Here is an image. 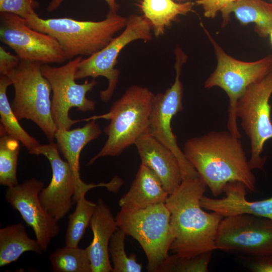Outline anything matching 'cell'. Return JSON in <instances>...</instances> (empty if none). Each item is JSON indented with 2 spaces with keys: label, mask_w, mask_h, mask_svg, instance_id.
<instances>
[{
  "label": "cell",
  "mask_w": 272,
  "mask_h": 272,
  "mask_svg": "<svg viewBox=\"0 0 272 272\" xmlns=\"http://www.w3.org/2000/svg\"><path fill=\"white\" fill-rule=\"evenodd\" d=\"M240 139L229 130L211 131L184 144L186 158L215 196L234 181L241 182L251 191L256 190L255 176Z\"/></svg>",
  "instance_id": "cell-1"
},
{
  "label": "cell",
  "mask_w": 272,
  "mask_h": 272,
  "mask_svg": "<svg viewBox=\"0 0 272 272\" xmlns=\"http://www.w3.org/2000/svg\"><path fill=\"white\" fill-rule=\"evenodd\" d=\"M207 187L200 176L183 179L165 202L174 235L170 250L180 256L191 257L217 249L216 234L224 217L201 207Z\"/></svg>",
  "instance_id": "cell-2"
},
{
  "label": "cell",
  "mask_w": 272,
  "mask_h": 272,
  "mask_svg": "<svg viewBox=\"0 0 272 272\" xmlns=\"http://www.w3.org/2000/svg\"><path fill=\"white\" fill-rule=\"evenodd\" d=\"M32 29L48 34L60 44L66 60L90 56L106 46L124 28L127 18L109 11L100 21H78L71 18L44 19L34 12L25 18Z\"/></svg>",
  "instance_id": "cell-3"
},
{
  "label": "cell",
  "mask_w": 272,
  "mask_h": 272,
  "mask_svg": "<svg viewBox=\"0 0 272 272\" xmlns=\"http://www.w3.org/2000/svg\"><path fill=\"white\" fill-rule=\"evenodd\" d=\"M155 95L147 88L132 86L113 103L107 113L85 119L103 118L110 121L104 130L107 139L101 150L89 160L88 165L101 157L120 155L148 132Z\"/></svg>",
  "instance_id": "cell-4"
},
{
  "label": "cell",
  "mask_w": 272,
  "mask_h": 272,
  "mask_svg": "<svg viewBox=\"0 0 272 272\" xmlns=\"http://www.w3.org/2000/svg\"><path fill=\"white\" fill-rule=\"evenodd\" d=\"M115 218L118 227L142 247L147 259V270L156 272L169 255L174 239L171 213L166 203L142 209L121 207Z\"/></svg>",
  "instance_id": "cell-5"
},
{
  "label": "cell",
  "mask_w": 272,
  "mask_h": 272,
  "mask_svg": "<svg viewBox=\"0 0 272 272\" xmlns=\"http://www.w3.org/2000/svg\"><path fill=\"white\" fill-rule=\"evenodd\" d=\"M212 43L217 59L214 71L204 83V87H218L229 98L227 128L234 135L241 138L237 125L236 108L237 102L247 88L266 76L272 70V54L253 61L237 59L227 54L202 25Z\"/></svg>",
  "instance_id": "cell-6"
},
{
  "label": "cell",
  "mask_w": 272,
  "mask_h": 272,
  "mask_svg": "<svg viewBox=\"0 0 272 272\" xmlns=\"http://www.w3.org/2000/svg\"><path fill=\"white\" fill-rule=\"evenodd\" d=\"M42 64L20 60L17 68L9 75L15 91L11 107L19 120L32 121L53 142L57 128L51 113L52 90L42 74Z\"/></svg>",
  "instance_id": "cell-7"
},
{
  "label": "cell",
  "mask_w": 272,
  "mask_h": 272,
  "mask_svg": "<svg viewBox=\"0 0 272 272\" xmlns=\"http://www.w3.org/2000/svg\"><path fill=\"white\" fill-rule=\"evenodd\" d=\"M272 70L263 78L250 85L239 99L236 115L250 143V169L263 170L266 158L261 154L266 141L272 139L271 106Z\"/></svg>",
  "instance_id": "cell-8"
},
{
  "label": "cell",
  "mask_w": 272,
  "mask_h": 272,
  "mask_svg": "<svg viewBox=\"0 0 272 272\" xmlns=\"http://www.w3.org/2000/svg\"><path fill=\"white\" fill-rule=\"evenodd\" d=\"M176 76L172 85L164 93L155 95L149 119L148 133L169 148L177 158L183 179L199 177L194 167L178 145L172 131L173 117L183 109V87L180 80L182 67L187 56L178 46L174 49Z\"/></svg>",
  "instance_id": "cell-9"
},
{
  "label": "cell",
  "mask_w": 272,
  "mask_h": 272,
  "mask_svg": "<svg viewBox=\"0 0 272 272\" xmlns=\"http://www.w3.org/2000/svg\"><path fill=\"white\" fill-rule=\"evenodd\" d=\"M82 56H77L65 64L54 67L49 64L41 65L43 76L48 80L53 93L51 113L57 129L69 130L78 120L72 119L69 114L70 110L76 108L83 112L93 111L96 103L86 97L97 84L95 79L83 84L76 82V74Z\"/></svg>",
  "instance_id": "cell-10"
},
{
  "label": "cell",
  "mask_w": 272,
  "mask_h": 272,
  "mask_svg": "<svg viewBox=\"0 0 272 272\" xmlns=\"http://www.w3.org/2000/svg\"><path fill=\"white\" fill-rule=\"evenodd\" d=\"M152 25L143 15H131L123 32L103 48L81 60L76 74V79L92 77L93 79L102 76L106 78L107 88L100 92L101 100L108 102L116 89L120 71L115 68L118 56L121 50L130 42L137 40L145 41L152 39Z\"/></svg>",
  "instance_id": "cell-11"
},
{
  "label": "cell",
  "mask_w": 272,
  "mask_h": 272,
  "mask_svg": "<svg viewBox=\"0 0 272 272\" xmlns=\"http://www.w3.org/2000/svg\"><path fill=\"white\" fill-rule=\"evenodd\" d=\"M56 144L50 142L40 145L33 154L43 155L50 163L52 178L49 185L41 191L39 198L44 210L57 222L65 217L82 194L96 187L108 186V183L79 182L69 164L61 159Z\"/></svg>",
  "instance_id": "cell-12"
},
{
  "label": "cell",
  "mask_w": 272,
  "mask_h": 272,
  "mask_svg": "<svg viewBox=\"0 0 272 272\" xmlns=\"http://www.w3.org/2000/svg\"><path fill=\"white\" fill-rule=\"evenodd\" d=\"M216 246L250 257L272 254V220L249 214L224 217L217 230Z\"/></svg>",
  "instance_id": "cell-13"
},
{
  "label": "cell",
  "mask_w": 272,
  "mask_h": 272,
  "mask_svg": "<svg viewBox=\"0 0 272 272\" xmlns=\"http://www.w3.org/2000/svg\"><path fill=\"white\" fill-rule=\"evenodd\" d=\"M0 39L20 60L43 64L63 63L66 60L53 37L32 29L25 19L12 13H1Z\"/></svg>",
  "instance_id": "cell-14"
},
{
  "label": "cell",
  "mask_w": 272,
  "mask_h": 272,
  "mask_svg": "<svg viewBox=\"0 0 272 272\" xmlns=\"http://www.w3.org/2000/svg\"><path fill=\"white\" fill-rule=\"evenodd\" d=\"M44 185L43 181L32 177L8 187L5 199L32 228L38 243L43 251H46L51 240L59 233L60 228L57 221L44 210L40 202L39 194Z\"/></svg>",
  "instance_id": "cell-15"
},
{
  "label": "cell",
  "mask_w": 272,
  "mask_h": 272,
  "mask_svg": "<svg viewBox=\"0 0 272 272\" xmlns=\"http://www.w3.org/2000/svg\"><path fill=\"white\" fill-rule=\"evenodd\" d=\"M134 145L142 163L155 172L169 195L173 193L183 180L174 154L148 132L141 135Z\"/></svg>",
  "instance_id": "cell-16"
},
{
  "label": "cell",
  "mask_w": 272,
  "mask_h": 272,
  "mask_svg": "<svg viewBox=\"0 0 272 272\" xmlns=\"http://www.w3.org/2000/svg\"><path fill=\"white\" fill-rule=\"evenodd\" d=\"M247 189L241 182H229L224 188V197L214 198L203 195L200 200L201 206L224 217L249 214L272 220V196L260 200L248 201L246 198Z\"/></svg>",
  "instance_id": "cell-17"
},
{
  "label": "cell",
  "mask_w": 272,
  "mask_h": 272,
  "mask_svg": "<svg viewBox=\"0 0 272 272\" xmlns=\"http://www.w3.org/2000/svg\"><path fill=\"white\" fill-rule=\"evenodd\" d=\"M90 221L93 239L87 247L92 272L112 271L109 253L110 239L118 226L111 210L102 198H99Z\"/></svg>",
  "instance_id": "cell-18"
},
{
  "label": "cell",
  "mask_w": 272,
  "mask_h": 272,
  "mask_svg": "<svg viewBox=\"0 0 272 272\" xmlns=\"http://www.w3.org/2000/svg\"><path fill=\"white\" fill-rule=\"evenodd\" d=\"M168 196L157 175L141 163L128 191L118 203L120 208H145L165 203Z\"/></svg>",
  "instance_id": "cell-19"
},
{
  "label": "cell",
  "mask_w": 272,
  "mask_h": 272,
  "mask_svg": "<svg viewBox=\"0 0 272 272\" xmlns=\"http://www.w3.org/2000/svg\"><path fill=\"white\" fill-rule=\"evenodd\" d=\"M102 132L96 120H91L82 127L69 130L57 129L55 132V139L58 149L80 183H84L80 175L81 152L86 145L97 139Z\"/></svg>",
  "instance_id": "cell-20"
},
{
  "label": "cell",
  "mask_w": 272,
  "mask_h": 272,
  "mask_svg": "<svg viewBox=\"0 0 272 272\" xmlns=\"http://www.w3.org/2000/svg\"><path fill=\"white\" fill-rule=\"evenodd\" d=\"M222 27L229 22L233 13L242 25L254 23V31L261 37H267L272 30V3L263 0H238L221 11Z\"/></svg>",
  "instance_id": "cell-21"
},
{
  "label": "cell",
  "mask_w": 272,
  "mask_h": 272,
  "mask_svg": "<svg viewBox=\"0 0 272 272\" xmlns=\"http://www.w3.org/2000/svg\"><path fill=\"white\" fill-rule=\"evenodd\" d=\"M27 251L38 254L43 252L37 240L29 237L22 223L8 225L0 229V266L16 261Z\"/></svg>",
  "instance_id": "cell-22"
},
{
  "label": "cell",
  "mask_w": 272,
  "mask_h": 272,
  "mask_svg": "<svg viewBox=\"0 0 272 272\" xmlns=\"http://www.w3.org/2000/svg\"><path fill=\"white\" fill-rule=\"evenodd\" d=\"M194 5L191 2L177 3L173 0H142L141 8L143 16L150 21L155 35L159 37L178 16L191 12Z\"/></svg>",
  "instance_id": "cell-23"
},
{
  "label": "cell",
  "mask_w": 272,
  "mask_h": 272,
  "mask_svg": "<svg viewBox=\"0 0 272 272\" xmlns=\"http://www.w3.org/2000/svg\"><path fill=\"white\" fill-rule=\"evenodd\" d=\"M12 84V81L9 76H1V124L9 135L18 140L26 148L30 154H33L41 144L21 126L12 110L7 94L8 87Z\"/></svg>",
  "instance_id": "cell-24"
},
{
  "label": "cell",
  "mask_w": 272,
  "mask_h": 272,
  "mask_svg": "<svg viewBox=\"0 0 272 272\" xmlns=\"http://www.w3.org/2000/svg\"><path fill=\"white\" fill-rule=\"evenodd\" d=\"M49 259L54 272H92L87 248L65 245L52 252Z\"/></svg>",
  "instance_id": "cell-25"
},
{
  "label": "cell",
  "mask_w": 272,
  "mask_h": 272,
  "mask_svg": "<svg viewBox=\"0 0 272 272\" xmlns=\"http://www.w3.org/2000/svg\"><path fill=\"white\" fill-rule=\"evenodd\" d=\"M19 141L9 135L0 124V184L8 187L18 184L17 176Z\"/></svg>",
  "instance_id": "cell-26"
},
{
  "label": "cell",
  "mask_w": 272,
  "mask_h": 272,
  "mask_svg": "<svg viewBox=\"0 0 272 272\" xmlns=\"http://www.w3.org/2000/svg\"><path fill=\"white\" fill-rule=\"evenodd\" d=\"M82 194L76 201L75 211L69 216L65 235V245L78 247L90 223L96 203L88 200Z\"/></svg>",
  "instance_id": "cell-27"
},
{
  "label": "cell",
  "mask_w": 272,
  "mask_h": 272,
  "mask_svg": "<svg viewBox=\"0 0 272 272\" xmlns=\"http://www.w3.org/2000/svg\"><path fill=\"white\" fill-rule=\"evenodd\" d=\"M126 234L118 227L112 235L109 244V253L112 262V272H141L142 265L138 262L135 253L128 256L125 251Z\"/></svg>",
  "instance_id": "cell-28"
},
{
  "label": "cell",
  "mask_w": 272,
  "mask_h": 272,
  "mask_svg": "<svg viewBox=\"0 0 272 272\" xmlns=\"http://www.w3.org/2000/svg\"><path fill=\"white\" fill-rule=\"evenodd\" d=\"M212 252L208 251L191 257L174 253L164 260L156 272H208Z\"/></svg>",
  "instance_id": "cell-29"
},
{
  "label": "cell",
  "mask_w": 272,
  "mask_h": 272,
  "mask_svg": "<svg viewBox=\"0 0 272 272\" xmlns=\"http://www.w3.org/2000/svg\"><path fill=\"white\" fill-rule=\"evenodd\" d=\"M38 6L34 0H0L1 13H10L25 19L35 12Z\"/></svg>",
  "instance_id": "cell-30"
},
{
  "label": "cell",
  "mask_w": 272,
  "mask_h": 272,
  "mask_svg": "<svg viewBox=\"0 0 272 272\" xmlns=\"http://www.w3.org/2000/svg\"><path fill=\"white\" fill-rule=\"evenodd\" d=\"M238 0H196L195 3L200 6L203 15L207 18H215L217 14L230 4Z\"/></svg>",
  "instance_id": "cell-31"
},
{
  "label": "cell",
  "mask_w": 272,
  "mask_h": 272,
  "mask_svg": "<svg viewBox=\"0 0 272 272\" xmlns=\"http://www.w3.org/2000/svg\"><path fill=\"white\" fill-rule=\"evenodd\" d=\"M20 59L16 55L12 54L5 49L0 47V75H9L18 66Z\"/></svg>",
  "instance_id": "cell-32"
},
{
  "label": "cell",
  "mask_w": 272,
  "mask_h": 272,
  "mask_svg": "<svg viewBox=\"0 0 272 272\" xmlns=\"http://www.w3.org/2000/svg\"><path fill=\"white\" fill-rule=\"evenodd\" d=\"M251 258L248 267L253 272H272V254Z\"/></svg>",
  "instance_id": "cell-33"
},
{
  "label": "cell",
  "mask_w": 272,
  "mask_h": 272,
  "mask_svg": "<svg viewBox=\"0 0 272 272\" xmlns=\"http://www.w3.org/2000/svg\"><path fill=\"white\" fill-rule=\"evenodd\" d=\"M64 0H51L48 5L47 10L52 12L57 9ZM108 5L110 11L113 12H116L118 9V5L116 0H104Z\"/></svg>",
  "instance_id": "cell-34"
},
{
  "label": "cell",
  "mask_w": 272,
  "mask_h": 272,
  "mask_svg": "<svg viewBox=\"0 0 272 272\" xmlns=\"http://www.w3.org/2000/svg\"><path fill=\"white\" fill-rule=\"evenodd\" d=\"M268 36H269L270 43L271 46L272 47V30L269 33Z\"/></svg>",
  "instance_id": "cell-35"
},
{
  "label": "cell",
  "mask_w": 272,
  "mask_h": 272,
  "mask_svg": "<svg viewBox=\"0 0 272 272\" xmlns=\"http://www.w3.org/2000/svg\"><path fill=\"white\" fill-rule=\"evenodd\" d=\"M179 1H184V0H179Z\"/></svg>",
  "instance_id": "cell-36"
},
{
  "label": "cell",
  "mask_w": 272,
  "mask_h": 272,
  "mask_svg": "<svg viewBox=\"0 0 272 272\" xmlns=\"http://www.w3.org/2000/svg\"><path fill=\"white\" fill-rule=\"evenodd\" d=\"M271 2H272V0H271Z\"/></svg>",
  "instance_id": "cell-37"
}]
</instances>
